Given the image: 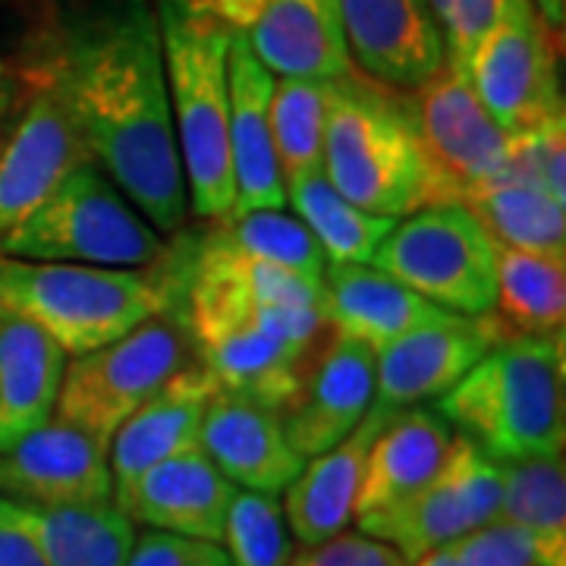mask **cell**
I'll use <instances>...</instances> for the list:
<instances>
[{"label":"cell","mask_w":566,"mask_h":566,"mask_svg":"<svg viewBox=\"0 0 566 566\" xmlns=\"http://www.w3.org/2000/svg\"><path fill=\"white\" fill-rule=\"evenodd\" d=\"M39 80L61 92L92 161L151 227L177 230L189 196L148 0H88L70 13Z\"/></svg>","instance_id":"1"},{"label":"cell","mask_w":566,"mask_h":566,"mask_svg":"<svg viewBox=\"0 0 566 566\" xmlns=\"http://www.w3.org/2000/svg\"><path fill=\"white\" fill-rule=\"evenodd\" d=\"M155 17L186 196L199 218L223 221L237 199L227 82L233 32L208 13L202 0H158Z\"/></svg>","instance_id":"2"},{"label":"cell","mask_w":566,"mask_h":566,"mask_svg":"<svg viewBox=\"0 0 566 566\" xmlns=\"http://www.w3.org/2000/svg\"><path fill=\"white\" fill-rule=\"evenodd\" d=\"M438 412L501 463L560 457L566 441L564 334L497 340L438 400Z\"/></svg>","instance_id":"3"},{"label":"cell","mask_w":566,"mask_h":566,"mask_svg":"<svg viewBox=\"0 0 566 566\" xmlns=\"http://www.w3.org/2000/svg\"><path fill=\"white\" fill-rule=\"evenodd\" d=\"M0 308L39 324L73 359L158 312H182L177 281L161 259L151 268H95L10 255H0Z\"/></svg>","instance_id":"4"},{"label":"cell","mask_w":566,"mask_h":566,"mask_svg":"<svg viewBox=\"0 0 566 566\" xmlns=\"http://www.w3.org/2000/svg\"><path fill=\"white\" fill-rule=\"evenodd\" d=\"M322 174L368 214L400 218L428 205L409 95L356 66L331 80Z\"/></svg>","instance_id":"5"},{"label":"cell","mask_w":566,"mask_h":566,"mask_svg":"<svg viewBox=\"0 0 566 566\" xmlns=\"http://www.w3.org/2000/svg\"><path fill=\"white\" fill-rule=\"evenodd\" d=\"M158 230L95 161L73 167L44 202L0 237V255L25 262L151 268L164 255Z\"/></svg>","instance_id":"6"},{"label":"cell","mask_w":566,"mask_h":566,"mask_svg":"<svg viewBox=\"0 0 566 566\" xmlns=\"http://www.w3.org/2000/svg\"><path fill=\"white\" fill-rule=\"evenodd\" d=\"M199 363V344L182 312H158L111 344L66 365L57 416L107 447L114 431L186 365Z\"/></svg>","instance_id":"7"},{"label":"cell","mask_w":566,"mask_h":566,"mask_svg":"<svg viewBox=\"0 0 566 566\" xmlns=\"http://www.w3.org/2000/svg\"><path fill=\"white\" fill-rule=\"evenodd\" d=\"M368 264L453 315L494 308V243L463 202L416 208L390 227Z\"/></svg>","instance_id":"8"},{"label":"cell","mask_w":566,"mask_h":566,"mask_svg":"<svg viewBox=\"0 0 566 566\" xmlns=\"http://www.w3.org/2000/svg\"><path fill=\"white\" fill-rule=\"evenodd\" d=\"M428 174V205L465 202L504 177L513 136L488 114L460 63L447 61L409 95Z\"/></svg>","instance_id":"9"},{"label":"cell","mask_w":566,"mask_h":566,"mask_svg":"<svg viewBox=\"0 0 566 566\" xmlns=\"http://www.w3.org/2000/svg\"><path fill=\"white\" fill-rule=\"evenodd\" d=\"M504 463L475 441L453 431V450L444 472L394 510L363 516L365 535L397 547L406 560H419L428 551L453 545L465 532L501 520Z\"/></svg>","instance_id":"10"},{"label":"cell","mask_w":566,"mask_h":566,"mask_svg":"<svg viewBox=\"0 0 566 566\" xmlns=\"http://www.w3.org/2000/svg\"><path fill=\"white\" fill-rule=\"evenodd\" d=\"M465 76L488 114L510 136L564 114L551 32L532 0H520L463 63Z\"/></svg>","instance_id":"11"},{"label":"cell","mask_w":566,"mask_h":566,"mask_svg":"<svg viewBox=\"0 0 566 566\" xmlns=\"http://www.w3.org/2000/svg\"><path fill=\"white\" fill-rule=\"evenodd\" d=\"M497 340H504V331L491 312H447L444 318L390 340L375 353L371 409L394 416L400 409L441 400Z\"/></svg>","instance_id":"12"},{"label":"cell","mask_w":566,"mask_h":566,"mask_svg":"<svg viewBox=\"0 0 566 566\" xmlns=\"http://www.w3.org/2000/svg\"><path fill=\"white\" fill-rule=\"evenodd\" d=\"M0 491L20 504H102L114 497L107 447L61 416L0 453Z\"/></svg>","instance_id":"13"},{"label":"cell","mask_w":566,"mask_h":566,"mask_svg":"<svg viewBox=\"0 0 566 566\" xmlns=\"http://www.w3.org/2000/svg\"><path fill=\"white\" fill-rule=\"evenodd\" d=\"M85 161H92V155L61 92L39 80V92L25 107L13 139L0 151V237L29 218L57 182Z\"/></svg>","instance_id":"14"},{"label":"cell","mask_w":566,"mask_h":566,"mask_svg":"<svg viewBox=\"0 0 566 566\" xmlns=\"http://www.w3.org/2000/svg\"><path fill=\"white\" fill-rule=\"evenodd\" d=\"M375 400V349L334 334L305 371L303 390L283 412V431L293 450L318 457L363 422Z\"/></svg>","instance_id":"15"},{"label":"cell","mask_w":566,"mask_h":566,"mask_svg":"<svg viewBox=\"0 0 566 566\" xmlns=\"http://www.w3.org/2000/svg\"><path fill=\"white\" fill-rule=\"evenodd\" d=\"M340 20L356 70L412 92L444 63V41L428 0H340Z\"/></svg>","instance_id":"16"},{"label":"cell","mask_w":566,"mask_h":566,"mask_svg":"<svg viewBox=\"0 0 566 566\" xmlns=\"http://www.w3.org/2000/svg\"><path fill=\"white\" fill-rule=\"evenodd\" d=\"M233 491L237 485L208 460L202 447H192L142 472L133 485L114 494V504L142 526L221 542Z\"/></svg>","instance_id":"17"},{"label":"cell","mask_w":566,"mask_h":566,"mask_svg":"<svg viewBox=\"0 0 566 566\" xmlns=\"http://www.w3.org/2000/svg\"><path fill=\"white\" fill-rule=\"evenodd\" d=\"M199 447L233 485L245 491L277 494L305 465L286 441L283 419L274 409L223 387L205 406Z\"/></svg>","instance_id":"18"},{"label":"cell","mask_w":566,"mask_h":566,"mask_svg":"<svg viewBox=\"0 0 566 566\" xmlns=\"http://www.w3.org/2000/svg\"><path fill=\"white\" fill-rule=\"evenodd\" d=\"M227 82H230V161H233V189H237L230 218L262 208H283L286 186L277 167L271 120H268L274 73H268L264 63L252 54L243 32H233L230 39Z\"/></svg>","instance_id":"19"},{"label":"cell","mask_w":566,"mask_h":566,"mask_svg":"<svg viewBox=\"0 0 566 566\" xmlns=\"http://www.w3.org/2000/svg\"><path fill=\"white\" fill-rule=\"evenodd\" d=\"M218 390L214 375L202 359L186 365L164 387H158L145 403L114 431L111 438V475L114 494L129 488L142 472L177 457L182 450L199 447L205 406Z\"/></svg>","instance_id":"20"},{"label":"cell","mask_w":566,"mask_h":566,"mask_svg":"<svg viewBox=\"0 0 566 566\" xmlns=\"http://www.w3.org/2000/svg\"><path fill=\"white\" fill-rule=\"evenodd\" d=\"M453 450V431L438 409H400L378 428L365 457L356 520L400 506L431 485Z\"/></svg>","instance_id":"21"},{"label":"cell","mask_w":566,"mask_h":566,"mask_svg":"<svg viewBox=\"0 0 566 566\" xmlns=\"http://www.w3.org/2000/svg\"><path fill=\"white\" fill-rule=\"evenodd\" d=\"M385 419H390L387 412L368 409L363 422L356 424L340 444H334L318 457H308L300 475L283 488L286 491L283 516L293 538L303 547L322 545L327 538L340 535L356 516L365 457Z\"/></svg>","instance_id":"22"},{"label":"cell","mask_w":566,"mask_h":566,"mask_svg":"<svg viewBox=\"0 0 566 566\" xmlns=\"http://www.w3.org/2000/svg\"><path fill=\"white\" fill-rule=\"evenodd\" d=\"M322 305L334 334L363 340L375 353L409 331L447 315V308L428 303L375 264L324 268Z\"/></svg>","instance_id":"23"},{"label":"cell","mask_w":566,"mask_h":566,"mask_svg":"<svg viewBox=\"0 0 566 566\" xmlns=\"http://www.w3.org/2000/svg\"><path fill=\"white\" fill-rule=\"evenodd\" d=\"M245 41L277 76L337 80L349 70L340 0H264Z\"/></svg>","instance_id":"24"},{"label":"cell","mask_w":566,"mask_h":566,"mask_svg":"<svg viewBox=\"0 0 566 566\" xmlns=\"http://www.w3.org/2000/svg\"><path fill=\"white\" fill-rule=\"evenodd\" d=\"M66 353L39 324L0 308V453L51 419Z\"/></svg>","instance_id":"25"},{"label":"cell","mask_w":566,"mask_h":566,"mask_svg":"<svg viewBox=\"0 0 566 566\" xmlns=\"http://www.w3.org/2000/svg\"><path fill=\"white\" fill-rule=\"evenodd\" d=\"M315 356L268 337L252 322L230 331L214 344L199 346V359L214 375L218 387L243 394L249 400L274 409L277 416H283L300 397L305 371L315 363Z\"/></svg>","instance_id":"26"},{"label":"cell","mask_w":566,"mask_h":566,"mask_svg":"<svg viewBox=\"0 0 566 566\" xmlns=\"http://www.w3.org/2000/svg\"><path fill=\"white\" fill-rule=\"evenodd\" d=\"M20 510L48 566H123L136 545V523L114 501Z\"/></svg>","instance_id":"27"},{"label":"cell","mask_w":566,"mask_h":566,"mask_svg":"<svg viewBox=\"0 0 566 566\" xmlns=\"http://www.w3.org/2000/svg\"><path fill=\"white\" fill-rule=\"evenodd\" d=\"M566 259L494 249V308L506 337H554L566 322Z\"/></svg>","instance_id":"28"},{"label":"cell","mask_w":566,"mask_h":566,"mask_svg":"<svg viewBox=\"0 0 566 566\" xmlns=\"http://www.w3.org/2000/svg\"><path fill=\"white\" fill-rule=\"evenodd\" d=\"M494 249L566 259V208L547 189L520 177H497L465 199Z\"/></svg>","instance_id":"29"},{"label":"cell","mask_w":566,"mask_h":566,"mask_svg":"<svg viewBox=\"0 0 566 566\" xmlns=\"http://www.w3.org/2000/svg\"><path fill=\"white\" fill-rule=\"evenodd\" d=\"M501 520L526 535L542 566H566L564 453L504 463Z\"/></svg>","instance_id":"30"},{"label":"cell","mask_w":566,"mask_h":566,"mask_svg":"<svg viewBox=\"0 0 566 566\" xmlns=\"http://www.w3.org/2000/svg\"><path fill=\"white\" fill-rule=\"evenodd\" d=\"M286 202L312 230L331 264H368L390 227L397 223V218L368 214L359 205L344 199L322 170L286 182Z\"/></svg>","instance_id":"31"},{"label":"cell","mask_w":566,"mask_h":566,"mask_svg":"<svg viewBox=\"0 0 566 566\" xmlns=\"http://www.w3.org/2000/svg\"><path fill=\"white\" fill-rule=\"evenodd\" d=\"M331 102V80L281 76L271 92V139L283 186L322 170L324 120Z\"/></svg>","instance_id":"32"},{"label":"cell","mask_w":566,"mask_h":566,"mask_svg":"<svg viewBox=\"0 0 566 566\" xmlns=\"http://www.w3.org/2000/svg\"><path fill=\"white\" fill-rule=\"evenodd\" d=\"M221 237L243 252L245 259H255L264 264H281L290 271L303 274H324L322 245L312 237V230L300 218L283 214V208H262V211H245L240 218H227L218 223Z\"/></svg>","instance_id":"33"},{"label":"cell","mask_w":566,"mask_h":566,"mask_svg":"<svg viewBox=\"0 0 566 566\" xmlns=\"http://www.w3.org/2000/svg\"><path fill=\"white\" fill-rule=\"evenodd\" d=\"M221 542L227 545L230 566H286L293 557L283 506L264 491H233Z\"/></svg>","instance_id":"34"},{"label":"cell","mask_w":566,"mask_h":566,"mask_svg":"<svg viewBox=\"0 0 566 566\" xmlns=\"http://www.w3.org/2000/svg\"><path fill=\"white\" fill-rule=\"evenodd\" d=\"M566 114L532 126L513 136V155L506 164V177L535 182L554 199L566 202Z\"/></svg>","instance_id":"35"},{"label":"cell","mask_w":566,"mask_h":566,"mask_svg":"<svg viewBox=\"0 0 566 566\" xmlns=\"http://www.w3.org/2000/svg\"><path fill=\"white\" fill-rule=\"evenodd\" d=\"M520 0H428L444 41L447 61L463 66L469 54L510 17Z\"/></svg>","instance_id":"36"},{"label":"cell","mask_w":566,"mask_h":566,"mask_svg":"<svg viewBox=\"0 0 566 566\" xmlns=\"http://www.w3.org/2000/svg\"><path fill=\"white\" fill-rule=\"evenodd\" d=\"M447 547L460 566H542L526 535L504 520L472 528Z\"/></svg>","instance_id":"37"},{"label":"cell","mask_w":566,"mask_h":566,"mask_svg":"<svg viewBox=\"0 0 566 566\" xmlns=\"http://www.w3.org/2000/svg\"><path fill=\"white\" fill-rule=\"evenodd\" d=\"M123 566H230V557L218 542L148 528L145 535H136Z\"/></svg>","instance_id":"38"},{"label":"cell","mask_w":566,"mask_h":566,"mask_svg":"<svg viewBox=\"0 0 566 566\" xmlns=\"http://www.w3.org/2000/svg\"><path fill=\"white\" fill-rule=\"evenodd\" d=\"M286 566H409L403 554L365 532H340L322 545L303 547Z\"/></svg>","instance_id":"39"},{"label":"cell","mask_w":566,"mask_h":566,"mask_svg":"<svg viewBox=\"0 0 566 566\" xmlns=\"http://www.w3.org/2000/svg\"><path fill=\"white\" fill-rule=\"evenodd\" d=\"M0 566H48L17 501L0 497Z\"/></svg>","instance_id":"40"},{"label":"cell","mask_w":566,"mask_h":566,"mask_svg":"<svg viewBox=\"0 0 566 566\" xmlns=\"http://www.w3.org/2000/svg\"><path fill=\"white\" fill-rule=\"evenodd\" d=\"M202 3L208 7V13L214 20H221L230 32H243L245 35L259 20L264 0H202Z\"/></svg>","instance_id":"41"},{"label":"cell","mask_w":566,"mask_h":566,"mask_svg":"<svg viewBox=\"0 0 566 566\" xmlns=\"http://www.w3.org/2000/svg\"><path fill=\"white\" fill-rule=\"evenodd\" d=\"M532 3H535V10H538L547 32L560 39L566 22V0H532Z\"/></svg>","instance_id":"42"},{"label":"cell","mask_w":566,"mask_h":566,"mask_svg":"<svg viewBox=\"0 0 566 566\" xmlns=\"http://www.w3.org/2000/svg\"><path fill=\"white\" fill-rule=\"evenodd\" d=\"M409 566H460V564L453 560L450 547H438V551H428V554L419 557V560H412Z\"/></svg>","instance_id":"43"}]
</instances>
